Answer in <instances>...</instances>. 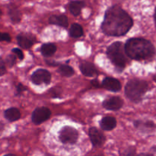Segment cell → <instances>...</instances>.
<instances>
[{"label":"cell","instance_id":"26","mask_svg":"<svg viewBox=\"0 0 156 156\" xmlns=\"http://www.w3.org/2000/svg\"><path fill=\"white\" fill-rule=\"evenodd\" d=\"M5 73H6L5 65V62L4 61L2 60V59L0 57V76H3Z\"/></svg>","mask_w":156,"mask_h":156},{"label":"cell","instance_id":"31","mask_svg":"<svg viewBox=\"0 0 156 156\" xmlns=\"http://www.w3.org/2000/svg\"><path fill=\"white\" fill-rule=\"evenodd\" d=\"M4 156H16L15 155H13V154H8V155H5Z\"/></svg>","mask_w":156,"mask_h":156},{"label":"cell","instance_id":"20","mask_svg":"<svg viewBox=\"0 0 156 156\" xmlns=\"http://www.w3.org/2000/svg\"><path fill=\"white\" fill-rule=\"evenodd\" d=\"M58 72L62 75V76H65V77H71L72 76H73L75 73L74 69H73V67L69 66L68 65H60L59 67V69Z\"/></svg>","mask_w":156,"mask_h":156},{"label":"cell","instance_id":"23","mask_svg":"<svg viewBox=\"0 0 156 156\" xmlns=\"http://www.w3.org/2000/svg\"><path fill=\"white\" fill-rule=\"evenodd\" d=\"M12 53L20 59V60H22L24 59V53H23L22 50H20L18 48H13L12 50Z\"/></svg>","mask_w":156,"mask_h":156},{"label":"cell","instance_id":"27","mask_svg":"<svg viewBox=\"0 0 156 156\" xmlns=\"http://www.w3.org/2000/svg\"><path fill=\"white\" fill-rule=\"evenodd\" d=\"M125 156H136V155L135 149L133 148H129L126 150V154H125Z\"/></svg>","mask_w":156,"mask_h":156},{"label":"cell","instance_id":"24","mask_svg":"<svg viewBox=\"0 0 156 156\" xmlns=\"http://www.w3.org/2000/svg\"><path fill=\"white\" fill-rule=\"evenodd\" d=\"M26 90H27V88H26L23 84L19 83L16 86V93H15V94H16V95H21V94H22L24 91H26Z\"/></svg>","mask_w":156,"mask_h":156},{"label":"cell","instance_id":"33","mask_svg":"<svg viewBox=\"0 0 156 156\" xmlns=\"http://www.w3.org/2000/svg\"><path fill=\"white\" fill-rule=\"evenodd\" d=\"M98 156H102V155H98Z\"/></svg>","mask_w":156,"mask_h":156},{"label":"cell","instance_id":"3","mask_svg":"<svg viewBox=\"0 0 156 156\" xmlns=\"http://www.w3.org/2000/svg\"><path fill=\"white\" fill-rule=\"evenodd\" d=\"M148 88V83L145 81L136 79H131L125 87V94L132 101L139 102L146 93Z\"/></svg>","mask_w":156,"mask_h":156},{"label":"cell","instance_id":"11","mask_svg":"<svg viewBox=\"0 0 156 156\" xmlns=\"http://www.w3.org/2000/svg\"><path fill=\"white\" fill-rule=\"evenodd\" d=\"M101 86L114 92H117L121 89V83L117 79L111 77L105 78L102 82Z\"/></svg>","mask_w":156,"mask_h":156},{"label":"cell","instance_id":"9","mask_svg":"<svg viewBox=\"0 0 156 156\" xmlns=\"http://www.w3.org/2000/svg\"><path fill=\"white\" fill-rule=\"evenodd\" d=\"M123 101L121 98L118 96H113L104 101L103 107L108 111H118L123 106Z\"/></svg>","mask_w":156,"mask_h":156},{"label":"cell","instance_id":"14","mask_svg":"<svg viewBox=\"0 0 156 156\" xmlns=\"http://www.w3.org/2000/svg\"><path fill=\"white\" fill-rule=\"evenodd\" d=\"M49 22L51 24L60 26L62 27H66L69 24L68 18L64 15H52L49 19Z\"/></svg>","mask_w":156,"mask_h":156},{"label":"cell","instance_id":"12","mask_svg":"<svg viewBox=\"0 0 156 156\" xmlns=\"http://www.w3.org/2000/svg\"><path fill=\"white\" fill-rule=\"evenodd\" d=\"M81 73L87 77H94L98 75V70L94 64L89 62H82L79 66Z\"/></svg>","mask_w":156,"mask_h":156},{"label":"cell","instance_id":"4","mask_svg":"<svg viewBox=\"0 0 156 156\" xmlns=\"http://www.w3.org/2000/svg\"><path fill=\"white\" fill-rule=\"evenodd\" d=\"M107 55L111 62L117 68L120 70L125 68L127 59L125 56L126 53H125L124 49H123V44L121 42L117 41V42H114L111 44L107 50Z\"/></svg>","mask_w":156,"mask_h":156},{"label":"cell","instance_id":"21","mask_svg":"<svg viewBox=\"0 0 156 156\" xmlns=\"http://www.w3.org/2000/svg\"><path fill=\"white\" fill-rule=\"evenodd\" d=\"M134 126L137 128V129H141L144 130V129H154L155 127V124L152 123V121H141V120H136L134 123Z\"/></svg>","mask_w":156,"mask_h":156},{"label":"cell","instance_id":"25","mask_svg":"<svg viewBox=\"0 0 156 156\" xmlns=\"http://www.w3.org/2000/svg\"><path fill=\"white\" fill-rule=\"evenodd\" d=\"M0 41H6V42H10L11 36L7 33H1V32H0Z\"/></svg>","mask_w":156,"mask_h":156},{"label":"cell","instance_id":"19","mask_svg":"<svg viewBox=\"0 0 156 156\" xmlns=\"http://www.w3.org/2000/svg\"><path fill=\"white\" fill-rule=\"evenodd\" d=\"M83 35V29L82 26L77 23L72 24L69 29V36L74 38H79Z\"/></svg>","mask_w":156,"mask_h":156},{"label":"cell","instance_id":"29","mask_svg":"<svg viewBox=\"0 0 156 156\" xmlns=\"http://www.w3.org/2000/svg\"><path fill=\"white\" fill-rule=\"evenodd\" d=\"M136 156H153V155H151V154H148V153H141Z\"/></svg>","mask_w":156,"mask_h":156},{"label":"cell","instance_id":"7","mask_svg":"<svg viewBox=\"0 0 156 156\" xmlns=\"http://www.w3.org/2000/svg\"><path fill=\"white\" fill-rule=\"evenodd\" d=\"M31 81L37 85L46 84L48 85L51 81V74L46 69H40L36 70L31 76Z\"/></svg>","mask_w":156,"mask_h":156},{"label":"cell","instance_id":"8","mask_svg":"<svg viewBox=\"0 0 156 156\" xmlns=\"http://www.w3.org/2000/svg\"><path fill=\"white\" fill-rule=\"evenodd\" d=\"M90 140L94 147H101L105 142V137L101 132L96 127L90 128L88 131Z\"/></svg>","mask_w":156,"mask_h":156},{"label":"cell","instance_id":"10","mask_svg":"<svg viewBox=\"0 0 156 156\" xmlns=\"http://www.w3.org/2000/svg\"><path fill=\"white\" fill-rule=\"evenodd\" d=\"M17 41H18V44L21 48L27 50V49H30L34 44L35 37L30 34L21 33L17 37Z\"/></svg>","mask_w":156,"mask_h":156},{"label":"cell","instance_id":"5","mask_svg":"<svg viewBox=\"0 0 156 156\" xmlns=\"http://www.w3.org/2000/svg\"><path fill=\"white\" fill-rule=\"evenodd\" d=\"M79 138V133L72 126H63L59 133V139L63 144H75Z\"/></svg>","mask_w":156,"mask_h":156},{"label":"cell","instance_id":"6","mask_svg":"<svg viewBox=\"0 0 156 156\" xmlns=\"http://www.w3.org/2000/svg\"><path fill=\"white\" fill-rule=\"evenodd\" d=\"M51 115V111L46 107L37 108L33 111L31 116V120L34 124L39 125L48 120Z\"/></svg>","mask_w":156,"mask_h":156},{"label":"cell","instance_id":"28","mask_svg":"<svg viewBox=\"0 0 156 156\" xmlns=\"http://www.w3.org/2000/svg\"><path fill=\"white\" fill-rule=\"evenodd\" d=\"M91 83H92V85L95 87H100V85H101L100 84L98 83V82L97 79H94V80H93L92 82H91Z\"/></svg>","mask_w":156,"mask_h":156},{"label":"cell","instance_id":"2","mask_svg":"<svg viewBox=\"0 0 156 156\" xmlns=\"http://www.w3.org/2000/svg\"><path fill=\"white\" fill-rule=\"evenodd\" d=\"M124 52L129 58L136 60L149 59L155 54V49L150 41L143 38H131L126 41Z\"/></svg>","mask_w":156,"mask_h":156},{"label":"cell","instance_id":"17","mask_svg":"<svg viewBox=\"0 0 156 156\" xmlns=\"http://www.w3.org/2000/svg\"><path fill=\"white\" fill-rule=\"evenodd\" d=\"M56 46L52 43H48V44H43L41 48V52L44 56H51L56 53Z\"/></svg>","mask_w":156,"mask_h":156},{"label":"cell","instance_id":"16","mask_svg":"<svg viewBox=\"0 0 156 156\" xmlns=\"http://www.w3.org/2000/svg\"><path fill=\"white\" fill-rule=\"evenodd\" d=\"M85 3L83 1H72L69 5V9L74 16H78L80 15L82 9L85 7Z\"/></svg>","mask_w":156,"mask_h":156},{"label":"cell","instance_id":"18","mask_svg":"<svg viewBox=\"0 0 156 156\" xmlns=\"http://www.w3.org/2000/svg\"><path fill=\"white\" fill-rule=\"evenodd\" d=\"M9 16H10L11 20L12 21V22L18 23L21 21V13L15 5L9 6Z\"/></svg>","mask_w":156,"mask_h":156},{"label":"cell","instance_id":"30","mask_svg":"<svg viewBox=\"0 0 156 156\" xmlns=\"http://www.w3.org/2000/svg\"><path fill=\"white\" fill-rule=\"evenodd\" d=\"M3 129H4V124H3L2 122H0V133L2 132V130Z\"/></svg>","mask_w":156,"mask_h":156},{"label":"cell","instance_id":"13","mask_svg":"<svg viewBox=\"0 0 156 156\" xmlns=\"http://www.w3.org/2000/svg\"><path fill=\"white\" fill-rule=\"evenodd\" d=\"M116 126H117V120L115 117H111V116L105 117L100 121V126L104 130H112L116 127Z\"/></svg>","mask_w":156,"mask_h":156},{"label":"cell","instance_id":"15","mask_svg":"<svg viewBox=\"0 0 156 156\" xmlns=\"http://www.w3.org/2000/svg\"><path fill=\"white\" fill-rule=\"evenodd\" d=\"M4 116L7 120L10 122H14L19 120L21 117V113L18 108H11L5 111Z\"/></svg>","mask_w":156,"mask_h":156},{"label":"cell","instance_id":"32","mask_svg":"<svg viewBox=\"0 0 156 156\" xmlns=\"http://www.w3.org/2000/svg\"><path fill=\"white\" fill-rule=\"evenodd\" d=\"M1 15H2V12H1V10H0V17H1Z\"/></svg>","mask_w":156,"mask_h":156},{"label":"cell","instance_id":"1","mask_svg":"<svg viewBox=\"0 0 156 156\" xmlns=\"http://www.w3.org/2000/svg\"><path fill=\"white\" fill-rule=\"evenodd\" d=\"M133 21L120 6L113 5L107 9L101 24L102 31L108 36L125 35L133 27Z\"/></svg>","mask_w":156,"mask_h":156},{"label":"cell","instance_id":"22","mask_svg":"<svg viewBox=\"0 0 156 156\" xmlns=\"http://www.w3.org/2000/svg\"><path fill=\"white\" fill-rule=\"evenodd\" d=\"M5 62L9 67H12L15 65V62H16V56H15V54L9 55V56L6 57Z\"/></svg>","mask_w":156,"mask_h":156}]
</instances>
